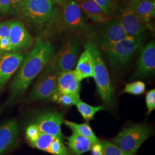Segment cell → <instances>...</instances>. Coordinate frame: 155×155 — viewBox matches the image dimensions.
Listing matches in <instances>:
<instances>
[{
  "label": "cell",
  "mask_w": 155,
  "mask_h": 155,
  "mask_svg": "<svg viewBox=\"0 0 155 155\" xmlns=\"http://www.w3.org/2000/svg\"><path fill=\"white\" fill-rule=\"evenodd\" d=\"M81 82L76 77L74 70L59 72L57 82V91L80 96Z\"/></svg>",
  "instance_id": "obj_16"
},
{
  "label": "cell",
  "mask_w": 155,
  "mask_h": 155,
  "mask_svg": "<svg viewBox=\"0 0 155 155\" xmlns=\"http://www.w3.org/2000/svg\"><path fill=\"white\" fill-rule=\"evenodd\" d=\"M131 155H134V154H133V153H132V154H131Z\"/></svg>",
  "instance_id": "obj_40"
},
{
  "label": "cell",
  "mask_w": 155,
  "mask_h": 155,
  "mask_svg": "<svg viewBox=\"0 0 155 155\" xmlns=\"http://www.w3.org/2000/svg\"><path fill=\"white\" fill-rule=\"evenodd\" d=\"M55 137L48 134L40 132L38 138L30 145L33 148L47 152Z\"/></svg>",
  "instance_id": "obj_24"
},
{
  "label": "cell",
  "mask_w": 155,
  "mask_h": 155,
  "mask_svg": "<svg viewBox=\"0 0 155 155\" xmlns=\"http://www.w3.org/2000/svg\"><path fill=\"white\" fill-rule=\"evenodd\" d=\"M132 153H124L122 155H131Z\"/></svg>",
  "instance_id": "obj_37"
},
{
  "label": "cell",
  "mask_w": 155,
  "mask_h": 155,
  "mask_svg": "<svg viewBox=\"0 0 155 155\" xmlns=\"http://www.w3.org/2000/svg\"><path fill=\"white\" fill-rule=\"evenodd\" d=\"M11 0H0V13L6 14L10 11Z\"/></svg>",
  "instance_id": "obj_33"
},
{
  "label": "cell",
  "mask_w": 155,
  "mask_h": 155,
  "mask_svg": "<svg viewBox=\"0 0 155 155\" xmlns=\"http://www.w3.org/2000/svg\"><path fill=\"white\" fill-rule=\"evenodd\" d=\"M100 144L102 155H122L124 153L116 144L109 141H103Z\"/></svg>",
  "instance_id": "obj_27"
},
{
  "label": "cell",
  "mask_w": 155,
  "mask_h": 155,
  "mask_svg": "<svg viewBox=\"0 0 155 155\" xmlns=\"http://www.w3.org/2000/svg\"><path fill=\"white\" fill-rule=\"evenodd\" d=\"M51 1L54 2L56 4H57L58 5L61 6V4L63 3V2L65 1V0H50Z\"/></svg>",
  "instance_id": "obj_36"
},
{
  "label": "cell",
  "mask_w": 155,
  "mask_h": 155,
  "mask_svg": "<svg viewBox=\"0 0 155 155\" xmlns=\"http://www.w3.org/2000/svg\"><path fill=\"white\" fill-rule=\"evenodd\" d=\"M104 24L105 25L94 38V40L99 44L100 48L115 44L128 37L117 18H112Z\"/></svg>",
  "instance_id": "obj_9"
},
{
  "label": "cell",
  "mask_w": 155,
  "mask_h": 155,
  "mask_svg": "<svg viewBox=\"0 0 155 155\" xmlns=\"http://www.w3.org/2000/svg\"><path fill=\"white\" fill-rule=\"evenodd\" d=\"M25 58L21 52H8L0 58V89L21 66Z\"/></svg>",
  "instance_id": "obj_14"
},
{
  "label": "cell",
  "mask_w": 155,
  "mask_h": 155,
  "mask_svg": "<svg viewBox=\"0 0 155 155\" xmlns=\"http://www.w3.org/2000/svg\"><path fill=\"white\" fill-rule=\"evenodd\" d=\"M55 55L54 46L48 40L38 39L24 58L11 86L12 98H20Z\"/></svg>",
  "instance_id": "obj_1"
},
{
  "label": "cell",
  "mask_w": 155,
  "mask_h": 155,
  "mask_svg": "<svg viewBox=\"0 0 155 155\" xmlns=\"http://www.w3.org/2000/svg\"><path fill=\"white\" fill-rule=\"evenodd\" d=\"M41 132L40 131L38 127L34 124L29 125L25 132L26 138L27 139L29 144L36 140L39 136V134Z\"/></svg>",
  "instance_id": "obj_29"
},
{
  "label": "cell",
  "mask_w": 155,
  "mask_h": 155,
  "mask_svg": "<svg viewBox=\"0 0 155 155\" xmlns=\"http://www.w3.org/2000/svg\"><path fill=\"white\" fill-rule=\"evenodd\" d=\"M18 134V125L15 119L9 120L0 126V155H4L15 145Z\"/></svg>",
  "instance_id": "obj_15"
},
{
  "label": "cell",
  "mask_w": 155,
  "mask_h": 155,
  "mask_svg": "<svg viewBox=\"0 0 155 155\" xmlns=\"http://www.w3.org/2000/svg\"><path fill=\"white\" fill-rule=\"evenodd\" d=\"M90 150H91L92 155H102V148L100 143L93 144Z\"/></svg>",
  "instance_id": "obj_35"
},
{
  "label": "cell",
  "mask_w": 155,
  "mask_h": 155,
  "mask_svg": "<svg viewBox=\"0 0 155 155\" xmlns=\"http://www.w3.org/2000/svg\"><path fill=\"white\" fill-rule=\"evenodd\" d=\"M63 117L60 112L49 111L40 114L33 120L41 132L47 133L63 140L61 132V124L63 123Z\"/></svg>",
  "instance_id": "obj_10"
},
{
  "label": "cell",
  "mask_w": 155,
  "mask_h": 155,
  "mask_svg": "<svg viewBox=\"0 0 155 155\" xmlns=\"http://www.w3.org/2000/svg\"><path fill=\"white\" fill-rule=\"evenodd\" d=\"M51 100L54 102L63 106L70 107L71 106L75 105L78 101L81 99L80 96H75L56 91L55 93L51 97Z\"/></svg>",
  "instance_id": "obj_23"
},
{
  "label": "cell",
  "mask_w": 155,
  "mask_h": 155,
  "mask_svg": "<svg viewBox=\"0 0 155 155\" xmlns=\"http://www.w3.org/2000/svg\"><path fill=\"white\" fill-rule=\"evenodd\" d=\"M151 133L152 129L148 124H134L118 133L113 139V143L123 152L134 153Z\"/></svg>",
  "instance_id": "obj_5"
},
{
  "label": "cell",
  "mask_w": 155,
  "mask_h": 155,
  "mask_svg": "<svg viewBox=\"0 0 155 155\" xmlns=\"http://www.w3.org/2000/svg\"><path fill=\"white\" fill-rule=\"evenodd\" d=\"M149 1H155V0H149Z\"/></svg>",
  "instance_id": "obj_39"
},
{
  "label": "cell",
  "mask_w": 155,
  "mask_h": 155,
  "mask_svg": "<svg viewBox=\"0 0 155 155\" xmlns=\"http://www.w3.org/2000/svg\"><path fill=\"white\" fill-rule=\"evenodd\" d=\"M67 143L71 152L74 155H82L91 149L93 143L85 137L72 132L66 138Z\"/></svg>",
  "instance_id": "obj_20"
},
{
  "label": "cell",
  "mask_w": 155,
  "mask_h": 155,
  "mask_svg": "<svg viewBox=\"0 0 155 155\" xmlns=\"http://www.w3.org/2000/svg\"><path fill=\"white\" fill-rule=\"evenodd\" d=\"M75 105L76 106L78 110L80 113L83 119L87 122L94 119V116L97 112L106 110V108L104 106H94L90 105L81 100H79Z\"/></svg>",
  "instance_id": "obj_22"
},
{
  "label": "cell",
  "mask_w": 155,
  "mask_h": 155,
  "mask_svg": "<svg viewBox=\"0 0 155 155\" xmlns=\"http://www.w3.org/2000/svg\"><path fill=\"white\" fill-rule=\"evenodd\" d=\"M93 57V78L97 93L106 105L112 108L115 105V94L110 75L100 50L94 43L89 42L85 45Z\"/></svg>",
  "instance_id": "obj_3"
},
{
  "label": "cell",
  "mask_w": 155,
  "mask_h": 155,
  "mask_svg": "<svg viewBox=\"0 0 155 155\" xmlns=\"http://www.w3.org/2000/svg\"><path fill=\"white\" fill-rule=\"evenodd\" d=\"M146 105L147 107V116L155 109V90L152 89L147 92L145 97Z\"/></svg>",
  "instance_id": "obj_30"
},
{
  "label": "cell",
  "mask_w": 155,
  "mask_h": 155,
  "mask_svg": "<svg viewBox=\"0 0 155 155\" xmlns=\"http://www.w3.org/2000/svg\"><path fill=\"white\" fill-rule=\"evenodd\" d=\"M63 122L67 127L72 130V132H74L82 136L89 139L93 144L100 143L99 140L94 134L93 130L88 123L78 124L67 120H64Z\"/></svg>",
  "instance_id": "obj_21"
},
{
  "label": "cell",
  "mask_w": 155,
  "mask_h": 155,
  "mask_svg": "<svg viewBox=\"0 0 155 155\" xmlns=\"http://www.w3.org/2000/svg\"><path fill=\"white\" fill-rule=\"evenodd\" d=\"M0 50L4 53V52H11L12 45L9 39L8 38H0Z\"/></svg>",
  "instance_id": "obj_32"
},
{
  "label": "cell",
  "mask_w": 155,
  "mask_h": 155,
  "mask_svg": "<svg viewBox=\"0 0 155 155\" xmlns=\"http://www.w3.org/2000/svg\"><path fill=\"white\" fill-rule=\"evenodd\" d=\"M155 71V43L152 40L141 50L133 77H147L153 74Z\"/></svg>",
  "instance_id": "obj_12"
},
{
  "label": "cell",
  "mask_w": 155,
  "mask_h": 155,
  "mask_svg": "<svg viewBox=\"0 0 155 155\" xmlns=\"http://www.w3.org/2000/svg\"><path fill=\"white\" fill-rule=\"evenodd\" d=\"M74 72L79 82L84 79L93 78V60L89 49L85 47V50L80 56Z\"/></svg>",
  "instance_id": "obj_18"
},
{
  "label": "cell",
  "mask_w": 155,
  "mask_h": 155,
  "mask_svg": "<svg viewBox=\"0 0 155 155\" xmlns=\"http://www.w3.org/2000/svg\"><path fill=\"white\" fill-rule=\"evenodd\" d=\"M143 43L141 35L123 39L115 44L101 48L109 63L117 67L127 65L140 48Z\"/></svg>",
  "instance_id": "obj_4"
},
{
  "label": "cell",
  "mask_w": 155,
  "mask_h": 155,
  "mask_svg": "<svg viewBox=\"0 0 155 155\" xmlns=\"http://www.w3.org/2000/svg\"><path fill=\"white\" fill-rule=\"evenodd\" d=\"M146 89L145 84L142 81H136L125 83V87L121 93H129L134 95H140L144 93Z\"/></svg>",
  "instance_id": "obj_26"
},
{
  "label": "cell",
  "mask_w": 155,
  "mask_h": 155,
  "mask_svg": "<svg viewBox=\"0 0 155 155\" xmlns=\"http://www.w3.org/2000/svg\"><path fill=\"white\" fill-rule=\"evenodd\" d=\"M19 17L37 32H43L59 20L57 4L50 0H26L16 11Z\"/></svg>",
  "instance_id": "obj_2"
},
{
  "label": "cell",
  "mask_w": 155,
  "mask_h": 155,
  "mask_svg": "<svg viewBox=\"0 0 155 155\" xmlns=\"http://www.w3.org/2000/svg\"><path fill=\"white\" fill-rule=\"evenodd\" d=\"M101 8L106 14L111 17L116 10L114 0H93Z\"/></svg>",
  "instance_id": "obj_28"
},
{
  "label": "cell",
  "mask_w": 155,
  "mask_h": 155,
  "mask_svg": "<svg viewBox=\"0 0 155 155\" xmlns=\"http://www.w3.org/2000/svg\"><path fill=\"white\" fill-rule=\"evenodd\" d=\"M49 63L40 75L30 93L32 101L51 100L57 91V82L59 71L53 61Z\"/></svg>",
  "instance_id": "obj_6"
},
{
  "label": "cell",
  "mask_w": 155,
  "mask_h": 155,
  "mask_svg": "<svg viewBox=\"0 0 155 155\" xmlns=\"http://www.w3.org/2000/svg\"><path fill=\"white\" fill-rule=\"evenodd\" d=\"M26 0H11L10 11L16 12Z\"/></svg>",
  "instance_id": "obj_34"
},
{
  "label": "cell",
  "mask_w": 155,
  "mask_h": 155,
  "mask_svg": "<svg viewBox=\"0 0 155 155\" xmlns=\"http://www.w3.org/2000/svg\"><path fill=\"white\" fill-rule=\"evenodd\" d=\"M79 45L75 41L65 43L52 61L59 72L72 70L77 62Z\"/></svg>",
  "instance_id": "obj_11"
},
{
  "label": "cell",
  "mask_w": 155,
  "mask_h": 155,
  "mask_svg": "<svg viewBox=\"0 0 155 155\" xmlns=\"http://www.w3.org/2000/svg\"><path fill=\"white\" fill-rule=\"evenodd\" d=\"M2 53H3V52H2V51H1V50H0V58H1V56H2Z\"/></svg>",
  "instance_id": "obj_38"
},
{
  "label": "cell",
  "mask_w": 155,
  "mask_h": 155,
  "mask_svg": "<svg viewBox=\"0 0 155 155\" xmlns=\"http://www.w3.org/2000/svg\"><path fill=\"white\" fill-rule=\"evenodd\" d=\"M60 6L59 18L65 28L70 31H80L85 28L83 12L75 0H65Z\"/></svg>",
  "instance_id": "obj_8"
},
{
  "label": "cell",
  "mask_w": 155,
  "mask_h": 155,
  "mask_svg": "<svg viewBox=\"0 0 155 155\" xmlns=\"http://www.w3.org/2000/svg\"><path fill=\"white\" fill-rule=\"evenodd\" d=\"M9 39L11 41V52H20L28 49L33 43V38L22 22L11 20Z\"/></svg>",
  "instance_id": "obj_13"
},
{
  "label": "cell",
  "mask_w": 155,
  "mask_h": 155,
  "mask_svg": "<svg viewBox=\"0 0 155 155\" xmlns=\"http://www.w3.org/2000/svg\"><path fill=\"white\" fill-rule=\"evenodd\" d=\"M81 11L94 22L104 24L112 18L93 0H75Z\"/></svg>",
  "instance_id": "obj_17"
},
{
  "label": "cell",
  "mask_w": 155,
  "mask_h": 155,
  "mask_svg": "<svg viewBox=\"0 0 155 155\" xmlns=\"http://www.w3.org/2000/svg\"><path fill=\"white\" fill-rule=\"evenodd\" d=\"M47 152L54 155H71L63 140L56 137L51 144Z\"/></svg>",
  "instance_id": "obj_25"
},
{
  "label": "cell",
  "mask_w": 155,
  "mask_h": 155,
  "mask_svg": "<svg viewBox=\"0 0 155 155\" xmlns=\"http://www.w3.org/2000/svg\"><path fill=\"white\" fill-rule=\"evenodd\" d=\"M11 29V21L0 22V38H9Z\"/></svg>",
  "instance_id": "obj_31"
},
{
  "label": "cell",
  "mask_w": 155,
  "mask_h": 155,
  "mask_svg": "<svg viewBox=\"0 0 155 155\" xmlns=\"http://www.w3.org/2000/svg\"><path fill=\"white\" fill-rule=\"evenodd\" d=\"M117 19L121 24L127 36L135 37L142 35L144 31L152 28L150 23L144 21L128 6L127 3L119 10Z\"/></svg>",
  "instance_id": "obj_7"
},
{
  "label": "cell",
  "mask_w": 155,
  "mask_h": 155,
  "mask_svg": "<svg viewBox=\"0 0 155 155\" xmlns=\"http://www.w3.org/2000/svg\"><path fill=\"white\" fill-rule=\"evenodd\" d=\"M128 6L144 21L150 23L155 17V2L149 0H129Z\"/></svg>",
  "instance_id": "obj_19"
}]
</instances>
